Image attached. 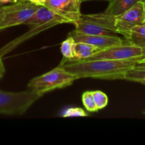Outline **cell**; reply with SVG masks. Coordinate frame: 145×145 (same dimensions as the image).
Segmentation results:
<instances>
[{"instance_id":"obj_1","label":"cell","mask_w":145,"mask_h":145,"mask_svg":"<svg viewBox=\"0 0 145 145\" xmlns=\"http://www.w3.org/2000/svg\"><path fill=\"white\" fill-rule=\"evenodd\" d=\"M137 62L112 59H80L69 60L63 59L60 63L65 70L80 78L115 80L124 79L125 73Z\"/></svg>"},{"instance_id":"obj_2","label":"cell","mask_w":145,"mask_h":145,"mask_svg":"<svg viewBox=\"0 0 145 145\" xmlns=\"http://www.w3.org/2000/svg\"><path fill=\"white\" fill-rule=\"evenodd\" d=\"M61 24H67V22L64 18L55 14L49 8L44 6H40L34 15L24 23V25L29 26L28 32L2 47L0 49V57H2L31 37Z\"/></svg>"},{"instance_id":"obj_3","label":"cell","mask_w":145,"mask_h":145,"mask_svg":"<svg viewBox=\"0 0 145 145\" xmlns=\"http://www.w3.org/2000/svg\"><path fill=\"white\" fill-rule=\"evenodd\" d=\"M76 79L74 75L58 65L44 74L33 78L28 82L27 86L28 89L42 96L55 89H63L71 86Z\"/></svg>"},{"instance_id":"obj_4","label":"cell","mask_w":145,"mask_h":145,"mask_svg":"<svg viewBox=\"0 0 145 145\" xmlns=\"http://www.w3.org/2000/svg\"><path fill=\"white\" fill-rule=\"evenodd\" d=\"M75 31L87 35H117L115 16L105 11L99 14H81L74 24Z\"/></svg>"},{"instance_id":"obj_5","label":"cell","mask_w":145,"mask_h":145,"mask_svg":"<svg viewBox=\"0 0 145 145\" xmlns=\"http://www.w3.org/2000/svg\"><path fill=\"white\" fill-rule=\"evenodd\" d=\"M41 96L33 91H5L0 89V114L21 116Z\"/></svg>"},{"instance_id":"obj_6","label":"cell","mask_w":145,"mask_h":145,"mask_svg":"<svg viewBox=\"0 0 145 145\" xmlns=\"http://www.w3.org/2000/svg\"><path fill=\"white\" fill-rule=\"evenodd\" d=\"M97 59L139 62L145 59V48L125 39L121 44L100 50L85 59Z\"/></svg>"},{"instance_id":"obj_7","label":"cell","mask_w":145,"mask_h":145,"mask_svg":"<svg viewBox=\"0 0 145 145\" xmlns=\"http://www.w3.org/2000/svg\"><path fill=\"white\" fill-rule=\"evenodd\" d=\"M40 5L30 1H19L4 7V17L0 29L24 24L36 11Z\"/></svg>"},{"instance_id":"obj_8","label":"cell","mask_w":145,"mask_h":145,"mask_svg":"<svg viewBox=\"0 0 145 145\" xmlns=\"http://www.w3.org/2000/svg\"><path fill=\"white\" fill-rule=\"evenodd\" d=\"M115 24L117 33L127 39L134 27L145 25L144 1H139L129 9L115 16Z\"/></svg>"},{"instance_id":"obj_9","label":"cell","mask_w":145,"mask_h":145,"mask_svg":"<svg viewBox=\"0 0 145 145\" xmlns=\"http://www.w3.org/2000/svg\"><path fill=\"white\" fill-rule=\"evenodd\" d=\"M80 5V0H46L43 6L74 25L82 14Z\"/></svg>"},{"instance_id":"obj_10","label":"cell","mask_w":145,"mask_h":145,"mask_svg":"<svg viewBox=\"0 0 145 145\" xmlns=\"http://www.w3.org/2000/svg\"><path fill=\"white\" fill-rule=\"evenodd\" d=\"M68 36H71L75 42H82L90 44L97 47L98 49H105L114 45H119L124 42L125 40L119 38L117 35H87L77 32L74 30L71 31Z\"/></svg>"},{"instance_id":"obj_11","label":"cell","mask_w":145,"mask_h":145,"mask_svg":"<svg viewBox=\"0 0 145 145\" xmlns=\"http://www.w3.org/2000/svg\"><path fill=\"white\" fill-rule=\"evenodd\" d=\"M141 1L142 0H111L105 11L110 15L117 16Z\"/></svg>"},{"instance_id":"obj_12","label":"cell","mask_w":145,"mask_h":145,"mask_svg":"<svg viewBox=\"0 0 145 145\" xmlns=\"http://www.w3.org/2000/svg\"><path fill=\"white\" fill-rule=\"evenodd\" d=\"M99 50H100L97 47L90 44L82 42H75L73 46L74 57L69 60H80V59H88L94 53Z\"/></svg>"},{"instance_id":"obj_13","label":"cell","mask_w":145,"mask_h":145,"mask_svg":"<svg viewBox=\"0 0 145 145\" xmlns=\"http://www.w3.org/2000/svg\"><path fill=\"white\" fill-rule=\"evenodd\" d=\"M124 79L137 83L145 80V64L136 63L125 73Z\"/></svg>"},{"instance_id":"obj_14","label":"cell","mask_w":145,"mask_h":145,"mask_svg":"<svg viewBox=\"0 0 145 145\" xmlns=\"http://www.w3.org/2000/svg\"><path fill=\"white\" fill-rule=\"evenodd\" d=\"M127 40L135 45L145 48V25L134 27Z\"/></svg>"},{"instance_id":"obj_15","label":"cell","mask_w":145,"mask_h":145,"mask_svg":"<svg viewBox=\"0 0 145 145\" xmlns=\"http://www.w3.org/2000/svg\"><path fill=\"white\" fill-rule=\"evenodd\" d=\"M75 41L71 36H68L61 45V52L63 59H71L74 57L73 46Z\"/></svg>"},{"instance_id":"obj_16","label":"cell","mask_w":145,"mask_h":145,"mask_svg":"<svg viewBox=\"0 0 145 145\" xmlns=\"http://www.w3.org/2000/svg\"><path fill=\"white\" fill-rule=\"evenodd\" d=\"M82 102L84 107L89 112H97L99 110L97 108L96 103L94 100L92 91H87L82 95Z\"/></svg>"},{"instance_id":"obj_17","label":"cell","mask_w":145,"mask_h":145,"mask_svg":"<svg viewBox=\"0 0 145 145\" xmlns=\"http://www.w3.org/2000/svg\"><path fill=\"white\" fill-rule=\"evenodd\" d=\"M94 100L96 103L98 110L104 108L108 104V97L107 94L102 91H92Z\"/></svg>"},{"instance_id":"obj_18","label":"cell","mask_w":145,"mask_h":145,"mask_svg":"<svg viewBox=\"0 0 145 145\" xmlns=\"http://www.w3.org/2000/svg\"><path fill=\"white\" fill-rule=\"evenodd\" d=\"M63 118L71 117H88V114L82 108L79 107L69 108L64 110L61 114Z\"/></svg>"},{"instance_id":"obj_19","label":"cell","mask_w":145,"mask_h":145,"mask_svg":"<svg viewBox=\"0 0 145 145\" xmlns=\"http://www.w3.org/2000/svg\"><path fill=\"white\" fill-rule=\"evenodd\" d=\"M4 73H5V67H4L1 57H0V79H1L4 76Z\"/></svg>"},{"instance_id":"obj_20","label":"cell","mask_w":145,"mask_h":145,"mask_svg":"<svg viewBox=\"0 0 145 145\" xmlns=\"http://www.w3.org/2000/svg\"><path fill=\"white\" fill-rule=\"evenodd\" d=\"M26 1H30L31 3H34V4H37V5L43 6L46 0H26Z\"/></svg>"},{"instance_id":"obj_21","label":"cell","mask_w":145,"mask_h":145,"mask_svg":"<svg viewBox=\"0 0 145 145\" xmlns=\"http://www.w3.org/2000/svg\"><path fill=\"white\" fill-rule=\"evenodd\" d=\"M4 7H0V27H1V24L3 22V20H4ZM1 31V29H0Z\"/></svg>"},{"instance_id":"obj_22","label":"cell","mask_w":145,"mask_h":145,"mask_svg":"<svg viewBox=\"0 0 145 145\" xmlns=\"http://www.w3.org/2000/svg\"><path fill=\"white\" fill-rule=\"evenodd\" d=\"M92 1V0H80V1L81 3H82V1ZM103 1H111V0H103Z\"/></svg>"},{"instance_id":"obj_23","label":"cell","mask_w":145,"mask_h":145,"mask_svg":"<svg viewBox=\"0 0 145 145\" xmlns=\"http://www.w3.org/2000/svg\"><path fill=\"white\" fill-rule=\"evenodd\" d=\"M26 1V0H14V3L19 2V1Z\"/></svg>"},{"instance_id":"obj_24","label":"cell","mask_w":145,"mask_h":145,"mask_svg":"<svg viewBox=\"0 0 145 145\" xmlns=\"http://www.w3.org/2000/svg\"><path fill=\"white\" fill-rule=\"evenodd\" d=\"M139 83L142 84H143L144 86H145V80H142V81H141V82H139Z\"/></svg>"},{"instance_id":"obj_25","label":"cell","mask_w":145,"mask_h":145,"mask_svg":"<svg viewBox=\"0 0 145 145\" xmlns=\"http://www.w3.org/2000/svg\"><path fill=\"white\" fill-rule=\"evenodd\" d=\"M137 63H143V64H145V59H144V60L141 61V62H137Z\"/></svg>"},{"instance_id":"obj_26","label":"cell","mask_w":145,"mask_h":145,"mask_svg":"<svg viewBox=\"0 0 145 145\" xmlns=\"http://www.w3.org/2000/svg\"><path fill=\"white\" fill-rule=\"evenodd\" d=\"M144 16H145V1H144Z\"/></svg>"},{"instance_id":"obj_27","label":"cell","mask_w":145,"mask_h":145,"mask_svg":"<svg viewBox=\"0 0 145 145\" xmlns=\"http://www.w3.org/2000/svg\"><path fill=\"white\" fill-rule=\"evenodd\" d=\"M142 113H143V114L145 115V111H143V112H142Z\"/></svg>"},{"instance_id":"obj_28","label":"cell","mask_w":145,"mask_h":145,"mask_svg":"<svg viewBox=\"0 0 145 145\" xmlns=\"http://www.w3.org/2000/svg\"><path fill=\"white\" fill-rule=\"evenodd\" d=\"M142 1H145V0H142Z\"/></svg>"}]
</instances>
